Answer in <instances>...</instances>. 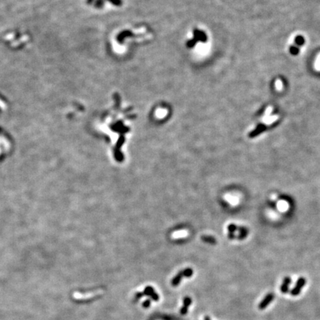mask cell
I'll return each instance as SVG.
<instances>
[{
    "label": "cell",
    "instance_id": "cell-1",
    "mask_svg": "<svg viewBox=\"0 0 320 320\" xmlns=\"http://www.w3.org/2000/svg\"><path fill=\"white\" fill-rule=\"evenodd\" d=\"M305 283H306V280L304 277H300V278L298 279L295 287L290 290V294L293 296H298L301 293V290H302V288H303Z\"/></svg>",
    "mask_w": 320,
    "mask_h": 320
},
{
    "label": "cell",
    "instance_id": "cell-2",
    "mask_svg": "<svg viewBox=\"0 0 320 320\" xmlns=\"http://www.w3.org/2000/svg\"><path fill=\"white\" fill-rule=\"evenodd\" d=\"M102 292L101 290H98V291H93L90 292V293H79V292H76V293H73V298L78 300H82V299H90V298H93L94 296H98V295H100Z\"/></svg>",
    "mask_w": 320,
    "mask_h": 320
},
{
    "label": "cell",
    "instance_id": "cell-3",
    "mask_svg": "<svg viewBox=\"0 0 320 320\" xmlns=\"http://www.w3.org/2000/svg\"><path fill=\"white\" fill-rule=\"evenodd\" d=\"M274 294L272 293H268L266 296H265L263 299L262 300V302L259 304V310H264L268 306V305L271 304V302H272L274 299Z\"/></svg>",
    "mask_w": 320,
    "mask_h": 320
},
{
    "label": "cell",
    "instance_id": "cell-4",
    "mask_svg": "<svg viewBox=\"0 0 320 320\" xmlns=\"http://www.w3.org/2000/svg\"><path fill=\"white\" fill-rule=\"evenodd\" d=\"M266 128H267V127L265 124H262V123L258 124V125L256 126V128H255L253 131H251L250 133H249V135H248L249 137L250 138L256 137V136H257L258 135H259L260 133H263V132L266 130Z\"/></svg>",
    "mask_w": 320,
    "mask_h": 320
},
{
    "label": "cell",
    "instance_id": "cell-5",
    "mask_svg": "<svg viewBox=\"0 0 320 320\" xmlns=\"http://www.w3.org/2000/svg\"><path fill=\"white\" fill-rule=\"evenodd\" d=\"M291 283V279L289 277H285L283 279L282 284L280 290L282 293H287L289 292V285Z\"/></svg>",
    "mask_w": 320,
    "mask_h": 320
},
{
    "label": "cell",
    "instance_id": "cell-6",
    "mask_svg": "<svg viewBox=\"0 0 320 320\" xmlns=\"http://www.w3.org/2000/svg\"><path fill=\"white\" fill-rule=\"evenodd\" d=\"M145 293H146V294L151 296V297H152L153 299H155V300H158V299H159L158 296H157V295L156 294L155 292H154V290H153V289L151 288V287H148L146 289H145Z\"/></svg>",
    "mask_w": 320,
    "mask_h": 320
},
{
    "label": "cell",
    "instance_id": "cell-7",
    "mask_svg": "<svg viewBox=\"0 0 320 320\" xmlns=\"http://www.w3.org/2000/svg\"><path fill=\"white\" fill-rule=\"evenodd\" d=\"M294 42L297 46H302L305 44V38L301 35H298L297 36L295 37Z\"/></svg>",
    "mask_w": 320,
    "mask_h": 320
},
{
    "label": "cell",
    "instance_id": "cell-8",
    "mask_svg": "<svg viewBox=\"0 0 320 320\" xmlns=\"http://www.w3.org/2000/svg\"><path fill=\"white\" fill-rule=\"evenodd\" d=\"M190 302H191V301H190V299H189V298H185V301H184L185 306L183 307L182 309V311H181L182 314H185L186 313H187V309H188L187 308L190 305Z\"/></svg>",
    "mask_w": 320,
    "mask_h": 320
},
{
    "label": "cell",
    "instance_id": "cell-9",
    "mask_svg": "<svg viewBox=\"0 0 320 320\" xmlns=\"http://www.w3.org/2000/svg\"><path fill=\"white\" fill-rule=\"evenodd\" d=\"M182 276H184V277H185L184 272H182L181 274H179L178 275H177V277H176L174 279V280L172 281V285H174V286L177 285H178L179 283H180V280H181Z\"/></svg>",
    "mask_w": 320,
    "mask_h": 320
},
{
    "label": "cell",
    "instance_id": "cell-10",
    "mask_svg": "<svg viewBox=\"0 0 320 320\" xmlns=\"http://www.w3.org/2000/svg\"><path fill=\"white\" fill-rule=\"evenodd\" d=\"M290 54L293 56H296L299 54V48L297 46H295V45H292L290 47V49H289Z\"/></svg>",
    "mask_w": 320,
    "mask_h": 320
},
{
    "label": "cell",
    "instance_id": "cell-11",
    "mask_svg": "<svg viewBox=\"0 0 320 320\" xmlns=\"http://www.w3.org/2000/svg\"><path fill=\"white\" fill-rule=\"evenodd\" d=\"M202 239H203L204 241H205V242H208V243H212V244H214V243H216V241H215V239H214V237H211V236H208V237H207V236H204V237L202 238Z\"/></svg>",
    "mask_w": 320,
    "mask_h": 320
},
{
    "label": "cell",
    "instance_id": "cell-12",
    "mask_svg": "<svg viewBox=\"0 0 320 320\" xmlns=\"http://www.w3.org/2000/svg\"><path fill=\"white\" fill-rule=\"evenodd\" d=\"M149 305H150V302H149V301H146V302H145V303L143 305H144V306H145V307H148V306H149Z\"/></svg>",
    "mask_w": 320,
    "mask_h": 320
}]
</instances>
